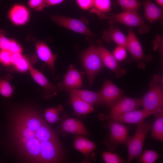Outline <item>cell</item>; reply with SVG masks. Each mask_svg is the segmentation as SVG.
Segmentation results:
<instances>
[{
  "mask_svg": "<svg viewBox=\"0 0 163 163\" xmlns=\"http://www.w3.org/2000/svg\"><path fill=\"white\" fill-rule=\"evenodd\" d=\"M6 117L8 147L26 162L46 163L48 149L58 141L40 113L31 107H23Z\"/></svg>",
  "mask_w": 163,
  "mask_h": 163,
  "instance_id": "6da1fadb",
  "label": "cell"
},
{
  "mask_svg": "<svg viewBox=\"0 0 163 163\" xmlns=\"http://www.w3.org/2000/svg\"><path fill=\"white\" fill-rule=\"evenodd\" d=\"M162 80L159 76L154 75L150 82L149 90L141 99L143 109L152 115L155 116L163 109Z\"/></svg>",
  "mask_w": 163,
  "mask_h": 163,
  "instance_id": "7a4b0ae2",
  "label": "cell"
},
{
  "mask_svg": "<svg viewBox=\"0 0 163 163\" xmlns=\"http://www.w3.org/2000/svg\"><path fill=\"white\" fill-rule=\"evenodd\" d=\"M80 59L89 84L91 86L97 75L105 66L96 46L92 43L81 53Z\"/></svg>",
  "mask_w": 163,
  "mask_h": 163,
  "instance_id": "3957f363",
  "label": "cell"
},
{
  "mask_svg": "<svg viewBox=\"0 0 163 163\" xmlns=\"http://www.w3.org/2000/svg\"><path fill=\"white\" fill-rule=\"evenodd\" d=\"M137 128L135 134L128 137L125 142L127 149L128 157L127 163H130L134 159L138 158L141 155L144 143L152 123L143 121L136 125Z\"/></svg>",
  "mask_w": 163,
  "mask_h": 163,
  "instance_id": "277c9868",
  "label": "cell"
},
{
  "mask_svg": "<svg viewBox=\"0 0 163 163\" xmlns=\"http://www.w3.org/2000/svg\"><path fill=\"white\" fill-rule=\"evenodd\" d=\"M99 17L101 18L107 19L109 21L114 23H117L137 27L140 34H147L150 30L149 26L138 12L123 11L118 14L107 13L101 14Z\"/></svg>",
  "mask_w": 163,
  "mask_h": 163,
  "instance_id": "5b68a950",
  "label": "cell"
},
{
  "mask_svg": "<svg viewBox=\"0 0 163 163\" xmlns=\"http://www.w3.org/2000/svg\"><path fill=\"white\" fill-rule=\"evenodd\" d=\"M108 120L107 127L110 134L105 139L104 143L110 151H113L120 145L125 144L129 137V130L123 123L114 120Z\"/></svg>",
  "mask_w": 163,
  "mask_h": 163,
  "instance_id": "8992f818",
  "label": "cell"
},
{
  "mask_svg": "<svg viewBox=\"0 0 163 163\" xmlns=\"http://www.w3.org/2000/svg\"><path fill=\"white\" fill-rule=\"evenodd\" d=\"M85 74V72L79 71L76 68L74 64L70 65L63 80L57 84L58 90L69 92L72 90L82 89L83 87L82 78Z\"/></svg>",
  "mask_w": 163,
  "mask_h": 163,
  "instance_id": "52a82bcc",
  "label": "cell"
},
{
  "mask_svg": "<svg viewBox=\"0 0 163 163\" xmlns=\"http://www.w3.org/2000/svg\"><path fill=\"white\" fill-rule=\"evenodd\" d=\"M51 18L58 25L75 32L89 36L96 35L81 20L59 14L52 15Z\"/></svg>",
  "mask_w": 163,
  "mask_h": 163,
  "instance_id": "ba28073f",
  "label": "cell"
},
{
  "mask_svg": "<svg viewBox=\"0 0 163 163\" xmlns=\"http://www.w3.org/2000/svg\"><path fill=\"white\" fill-rule=\"evenodd\" d=\"M152 115L143 109L136 110L114 116L101 114L99 118L101 120H112L123 123L137 125L144 121L145 119Z\"/></svg>",
  "mask_w": 163,
  "mask_h": 163,
  "instance_id": "9c48e42d",
  "label": "cell"
},
{
  "mask_svg": "<svg viewBox=\"0 0 163 163\" xmlns=\"http://www.w3.org/2000/svg\"><path fill=\"white\" fill-rule=\"evenodd\" d=\"M102 104L111 107L123 95V91L110 80H105L99 91Z\"/></svg>",
  "mask_w": 163,
  "mask_h": 163,
  "instance_id": "30bf717a",
  "label": "cell"
},
{
  "mask_svg": "<svg viewBox=\"0 0 163 163\" xmlns=\"http://www.w3.org/2000/svg\"><path fill=\"white\" fill-rule=\"evenodd\" d=\"M141 106V99L123 95L111 107L110 116L119 115L137 110Z\"/></svg>",
  "mask_w": 163,
  "mask_h": 163,
  "instance_id": "8fae6325",
  "label": "cell"
},
{
  "mask_svg": "<svg viewBox=\"0 0 163 163\" xmlns=\"http://www.w3.org/2000/svg\"><path fill=\"white\" fill-rule=\"evenodd\" d=\"M102 61L105 66L114 72L116 77L120 78L126 74V71L120 67L113 54L98 41L96 46Z\"/></svg>",
  "mask_w": 163,
  "mask_h": 163,
  "instance_id": "7c38bea8",
  "label": "cell"
},
{
  "mask_svg": "<svg viewBox=\"0 0 163 163\" xmlns=\"http://www.w3.org/2000/svg\"><path fill=\"white\" fill-rule=\"evenodd\" d=\"M29 71L34 80L43 89V97L46 99L56 96L58 90L57 86L52 85L40 72L31 65Z\"/></svg>",
  "mask_w": 163,
  "mask_h": 163,
  "instance_id": "4fadbf2b",
  "label": "cell"
},
{
  "mask_svg": "<svg viewBox=\"0 0 163 163\" xmlns=\"http://www.w3.org/2000/svg\"><path fill=\"white\" fill-rule=\"evenodd\" d=\"M126 37V50L135 60L139 62L140 64H144L146 57L142 47L131 28L129 29Z\"/></svg>",
  "mask_w": 163,
  "mask_h": 163,
  "instance_id": "5bb4252c",
  "label": "cell"
},
{
  "mask_svg": "<svg viewBox=\"0 0 163 163\" xmlns=\"http://www.w3.org/2000/svg\"><path fill=\"white\" fill-rule=\"evenodd\" d=\"M109 28L104 31L102 36V39L109 43L113 41L118 46H123L126 49L127 37L120 30L117 26H115L114 23L109 21Z\"/></svg>",
  "mask_w": 163,
  "mask_h": 163,
  "instance_id": "9a60e30c",
  "label": "cell"
},
{
  "mask_svg": "<svg viewBox=\"0 0 163 163\" xmlns=\"http://www.w3.org/2000/svg\"><path fill=\"white\" fill-rule=\"evenodd\" d=\"M8 18L14 24L18 26L24 25L29 21L30 13L27 8L24 5L17 4L9 10Z\"/></svg>",
  "mask_w": 163,
  "mask_h": 163,
  "instance_id": "2e32d148",
  "label": "cell"
},
{
  "mask_svg": "<svg viewBox=\"0 0 163 163\" xmlns=\"http://www.w3.org/2000/svg\"><path fill=\"white\" fill-rule=\"evenodd\" d=\"M37 55L52 70H54V65L57 56L53 54L51 50L44 42L38 41L35 44Z\"/></svg>",
  "mask_w": 163,
  "mask_h": 163,
  "instance_id": "e0dca14e",
  "label": "cell"
},
{
  "mask_svg": "<svg viewBox=\"0 0 163 163\" xmlns=\"http://www.w3.org/2000/svg\"><path fill=\"white\" fill-rule=\"evenodd\" d=\"M61 129L67 133L88 136V132L83 123L80 120L73 118H68L62 122Z\"/></svg>",
  "mask_w": 163,
  "mask_h": 163,
  "instance_id": "ac0fdd59",
  "label": "cell"
},
{
  "mask_svg": "<svg viewBox=\"0 0 163 163\" xmlns=\"http://www.w3.org/2000/svg\"><path fill=\"white\" fill-rule=\"evenodd\" d=\"M145 18L150 23L163 18V8L158 7L151 0H142Z\"/></svg>",
  "mask_w": 163,
  "mask_h": 163,
  "instance_id": "d6986e66",
  "label": "cell"
},
{
  "mask_svg": "<svg viewBox=\"0 0 163 163\" xmlns=\"http://www.w3.org/2000/svg\"><path fill=\"white\" fill-rule=\"evenodd\" d=\"M70 101L75 112L80 115H85L94 111L93 105L85 101L74 93L69 91Z\"/></svg>",
  "mask_w": 163,
  "mask_h": 163,
  "instance_id": "ffe728a7",
  "label": "cell"
},
{
  "mask_svg": "<svg viewBox=\"0 0 163 163\" xmlns=\"http://www.w3.org/2000/svg\"><path fill=\"white\" fill-rule=\"evenodd\" d=\"M81 99L92 105H99L102 104L99 91L95 92L82 89L71 90Z\"/></svg>",
  "mask_w": 163,
  "mask_h": 163,
  "instance_id": "44dd1931",
  "label": "cell"
},
{
  "mask_svg": "<svg viewBox=\"0 0 163 163\" xmlns=\"http://www.w3.org/2000/svg\"><path fill=\"white\" fill-rule=\"evenodd\" d=\"M155 116V120L151 125L152 137L161 142H163V109L158 112Z\"/></svg>",
  "mask_w": 163,
  "mask_h": 163,
  "instance_id": "7402d4cb",
  "label": "cell"
},
{
  "mask_svg": "<svg viewBox=\"0 0 163 163\" xmlns=\"http://www.w3.org/2000/svg\"><path fill=\"white\" fill-rule=\"evenodd\" d=\"M11 62L17 70L22 72L29 70L31 65L27 58L21 53L12 54Z\"/></svg>",
  "mask_w": 163,
  "mask_h": 163,
  "instance_id": "603a6c76",
  "label": "cell"
},
{
  "mask_svg": "<svg viewBox=\"0 0 163 163\" xmlns=\"http://www.w3.org/2000/svg\"><path fill=\"white\" fill-rule=\"evenodd\" d=\"M112 4L120 7L123 11L138 12L142 5L139 0H111Z\"/></svg>",
  "mask_w": 163,
  "mask_h": 163,
  "instance_id": "cb8c5ba5",
  "label": "cell"
},
{
  "mask_svg": "<svg viewBox=\"0 0 163 163\" xmlns=\"http://www.w3.org/2000/svg\"><path fill=\"white\" fill-rule=\"evenodd\" d=\"M111 0H93L91 12L96 14L99 16L101 14L108 13L111 9Z\"/></svg>",
  "mask_w": 163,
  "mask_h": 163,
  "instance_id": "d4e9b609",
  "label": "cell"
},
{
  "mask_svg": "<svg viewBox=\"0 0 163 163\" xmlns=\"http://www.w3.org/2000/svg\"><path fill=\"white\" fill-rule=\"evenodd\" d=\"M63 110V107L61 105L57 107L47 108L44 111L45 118L49 123L53 124L59 120L60 113Z\"/></svg>",
  "mask_w": 163,
  "mask_h": 163,
  "instance_id": "484cf974",
  "label": "cell"
},
{
  "mask_svg": "<svg viewBox=\"0 0 163 163\" xmlns=\"http://www.w3.org/2000/svg\"><path fill=\"white\" fill-rule=\"evenodd\" d=\"M161 157L160 155L154 150L146 149L137 159L139 163H154Z\"/></svg>",
  "mask_w": 163,
  "mask_h": 163,
  "instance_id": "4316f807",
  "label": "cell"
},
{
  "mask_svg": "<svg viewBox=\"0 0 163 163\" xmlns=\"http://www.w3.org/2000/svg\"><path fill=\"white\" fill-rule=\"evenodd\" d=\"M104 161L107 163H125L126 162L123 158L116 153L104 152L101 153Z\"/></svg>",
  "mask_w": 163,
  "mask_h": 163,
  "instance_id": "83f0119b",
  "label": "cell"
},
{
  "mask_svg": "<svg viewBox=\"0 0 163 163\" xmlns=\"http://www.w3.org/2000/svg\"><path fill=\"white\" fill-rule=\"evenodd\" d=\"M13 89L8 81L5 77L0 78V93L4 97H8L12 95Z\"/></svg>",
  "mask_w": 163,
  "mask_h": 163,
  "instance_id": "f1b7e54d",
  "label": "cell"
},
{
  "mask_svg": "<svg viewBox=\"0 0 163 163\" xmlns=\"http://www.w3.org/2000/svg\"><path fill=\"white\" fill-rule=\"evenodd\" d=\"M88 139L82 136H78L75 139L74 148L85 156V149Z\"/></svg>",
  "mask_w": 163,
  "mask_h": 163,
  "instance_id": "f546056e",
  "label": "cell"
},
{
  "mask_svg": "<svg viewBox=\"0 0 163 163\" xmlns=\"http://www.w3.org/2000/svg\"><path fill=\"white\" fill-rule=\"evenodd\" d=\"M112 54L118 62L122 61L126 58L127 50L123 46L117 45L114 50Z\"/></svg>",
  "mask_w": 163,
  "mask_h": 163,
  "instance_id": "4dcf8cb0",
  "label": "cell"
},
{
  "mask_svg": "<svg viewBox=\"0 0 163 163\" xmlns=\"http://www.w3.org/2000/svg\"><path fill=\"white\" fill-rule=\"evenodd\" d=\"M29 6L37 11H40L45 7H48L46 0H29L28 3Z\"/></svg>",
  "mask_w": 163,
  "mask_h": 163,
  "instance_id": "1f68e13d",
  "label": "cell"
},
{
  "mask_svg": "<svg viewBox=\"0 0 163 163\" xmlns=\"http://www.w3.org/2000/svg\"><path fill=\"white\" fill-rule=\"evenodd\" d=\"M11 55L8 50H0V62L5 66L11 65Z\"/></svg>",
  "mask_w": 163,
  "mask_h": 163,
  "instance_id": "d6a6232c",
  "label": "cell"
},
{
  "mask_svg": "<svg viewBox=\"0 0 163 163\" xmlns=\"http://www.w3.org/2000/svg\"><path fill=\"white\" fill-rule=\"evenodd\" d=\"M11 39L8 38L3 32L0 30V50H8Z\"/></svg>",
  "mask_w": 163,
  "mask_h": 163,
  "instance_id": "836d02e7",
  "label": "cell"
},
{
  "mask_svg": "<svg viewBox=\"0 0 163 163\" xmlns=\"http://www.w3.org/2000/svg\"><path fill=\"white\" fill-rule=\"evenodd\" d=\"M8 51L11 54L21 53L23 49L20 45L15 40L11 39L10 44Z\"/></svg>",
  "mask_w": 163,
  "mask_h": 163,
  "instance_id": "e575fe53",
  "label": "cell"
},
{
  "mask_svg": "<svg viewBox=\"0 0 163 163\" xmlns=\"http://www.w3.org/2000/svg\"><path fill=\"white\" fill-rule=\"evenodd\" d=\"M76 1L81 8L87 10L91 8L93 0H76Z\"/></svg>",
  "mask_w": 163,
  "mask_h": 163,
  "instance_id": "d590c367",
  "label": "cell"
},
{
  "mask_svg": "<svg viewBox=\"0 0 163 163\" xmlns=\"http://www.w3.org/2000/svg\"><path fill=\"white\" fill-rule=\"evenodd\" d=\"M96 144L94 142L88 139L85 149V156L96 150Z\"/></svg>",
  "mask_w": 163,
  "mask_h": 163,
  "instance_id": "8d00e7d4",
  "label": "cell"
},
{
  "mask_svg": "<svg viewBox=\"0 0 163 163\" xmlns=\"http://www.w3.org/2000/svg\"><path fill=\"white\" fill-rule=\"evenodd\" d=\"M162 40L161 37L159 36H158L154 42V48L156 49L158 48L161 54L162 55Z\"/></svg>",
  "mask_w": 163,
  "mask_h": 163,
  "instance_id": "74e56055",
  "label": "cell"
},
{
  "mask_svg": "<svg viewBox=\"0 0 163 163\" xmlns=\"http://www.w3.org/2000/svg\"><path fill=\"white\" fill-rule=\"evenodd\" d=\"M65 0H46V3L48 6L60 4Z\"/></svg>",
  "mask_w": 163,
  "mask_h": 163,
  "instance_id": "f35d334b",
  "label": "cell"
},
{
  "mask_svg": "<svg viewBox=\"0 0 163 163\" xmlns=\"http://www.w3.org/2000/svg\"><path fill=\"white\" fill-rule=\"evenodd\" d=\"M157 3L160 7L163 8V0H155Z\"/></svg>",
  "mask_w": 163,
  "mask_h": 163,
  "instance_id": "ab89813d",
  "label": "cell"
}]
</instances>
